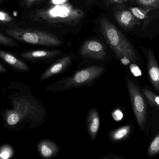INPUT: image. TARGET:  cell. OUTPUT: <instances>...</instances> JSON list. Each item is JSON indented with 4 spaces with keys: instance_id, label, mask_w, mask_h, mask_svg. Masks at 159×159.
<instances>
[{
    "instance_id": "6da1fadb",
    "label": "cell",
    "mask_w": 159,
    "mask_h": 159,
    "mask_svg": "<svg viewBox=\"0 0 159 159\" xmlns=\"http://www.w3.org/2000/svg\"><path fill=\"white\" fill-rule=\"evenodd\" d=\"M2 94L5 106L0 114L5 129L16 132L35 129L45 122L48 116L45 107L29 86L13 81L2 89Z\"/></svg>"
},
{
    "instance_id": "7a4b0ae2",
    "label": "cell",
    "mask_w": 159,
    "mask_h": 159,
    "mask_svg": "<svg viewBox=\"0 0 159 159\" xmlns=\"http://www.w3.org/2000/svg\"><path fill=\"white\" fill-rule=\"evenodd\" d=\"M84 15V11L66 3L34 10L29 16L31 20L38 23L76 25L80 22Z\"/></svg>"
},
{
    "instance_id": "3957f363",
    "label": "cell",
    "mask_w": 159,
    "mask_h": 159,
    "mask_svg": "<svg viewBox=\"0 0 159 159\" xmlns=\"http://www.w3.org/2000/svg\"><path fill=\"white\" fill-rule=\"evenodd\" d=\"M100 29L107 43L123 64L127 65L138 61L131 44L111 21L106 18H102Z\"/></svg>"
},
{
    "instance_id": "277c9868",
    "label": "cell",
    "mask_w": 159,
    "mask_h": 159,
    "mask_svg": "<svg viewBox=\"0 0 159 159\" xmlns=\"http://www.w3.org/2000/svg\"><path fill=\"white\" fill-rule=\"evenodd\" d=\"M106 70L104 66L93 65L80 70L70 76L48 85L46 89L59 92L91 85L102 76Z\"/></svg>"
},
{
    "instance_id": "5b68a950",
    "label": "cell",
    "mask_w": 159,
    "mask_h": 159,
    "mask_svg": "<svg viewBox=\"0 0 159 159\" xmlns=\"http://www.w3.org/2000/svg\"><path fill=\"white\" fill-rule=\"evenodd\" d=\"M7 35L18 41L41 46H57L61 44V41L52 34L36 29L21 28L17 26L7 28Z\"/></svg>"
},
{
    "instance_id": "8992f818",
    "label": "cell",
    "mask_w": 159,
    "mask_h": 159,
    "mask_svg": "<svg viewBox=\"0 0 159 159\" xmlns=\"http://www.w3.org/2000/svg\"><path fill=\"white\" fill-rule=\"evenodd\" d=\"M126 82L136 121L141 130H143L144 129L146 123L147 106L145 101L135 82L129 77H127Z\"/></svg>"
},
{
    "instance_id": "52a82bcc",
    "label": "cell",
    "mask_w": 159,
    "mask_h": 159,
    "mask_svg": "<svg viewBox=\"0 0 159 159\" xmlns=\"http://www.w3.org/2000/svg\"><path fill=\"white\" fill-rule=\"evenodd\" d=\"M80 53L84 58L98 61L104 60L107 54L104 45L95 40L86 41L81 46Z\"/></svg>"
},
{
    "instance_id": "ba28073f",
    "label": "cell",
    "mask_w": 159,
    "mask_h": 159,
    "mask_svg": "<svg viewBox=\"0 0 159 159\" xmlns=\"http://www.w3.org/2000/svg\"><path fill=\"white\" fill-rule=\"evenodd\" d=\"M72 58L69 55L64 56L49 66L42 74L40 77L41 81H44L48 78L63 72L72 63Z\"/></svg>"
},
{
    "instance_id": "9c48e42d",
    "label": "cell",
    "mask_w": 159,
    "mask_h": 159,
    "mask_svg": "<svg viewBox=\"0 0 159 159\" xmlns=\"http://www.w3.org/2000/svg\"><path fill=\"white\" fill-rule=\"evenodd\" d=\"M61 54L62 51L59 50H30L21 52L19 56L23 59L33 63L52 58Z\"/></svg>"
},
{
    "instance_id": "30bf717a",
    "label": "cell",
    "mask_w": 159,
    "mask_h": 159,
    "mask_svg": "<svg viewBox=\"0 0 159 159\" xmlns=\"http://www.w3.org/2000/svg\"><path fill=\"white\" fill-rule=\"evenodd\" d=\"M0 58L17 72H28L31 71L30 68L25 62L8 51L0 49Z\"/></svg>"
},
{
    "instance_id": "8fae6325",
    "label": "cell",
    "mask_w": 159,
    "mask_h": 159,
    "mask_svg": "<svg viewBox=\"0 0 159 159\" xmlns=\"http://www.w3.org/2000/svg\"><path fill=\"white\" fill-rule=\"evenodd\" d=\"M114 16L120 25L126 30H130L135 25L140 24L139 20L129 9L119 8L114 12Z\"/></svg>"
},
{
    "instance_id": "7c38bea8",
    "label": "cell",
    "mask_w": 159,
    "mask_h": 159,
    "mask_svg": "<svg viewBox=\"0 0 159 159\" xmlns=\"http://www.w3.org/2000/svg\"><path fill=\"white\" fill-rule=\"evenodd\" d=\"M147 60L149 79L155 88L159 91V66L153 50L151 49L147 51Z\"/></svg>"
},
{
    "instance_id": "4fadbf2b",
    "label": "cell",
    "mask_w": 159,
    "mask_h": 159,
    "mask_svg": "<svg viewBox=\"0 0 159 159\" xmlns=\"http://www.w3.org/2000/svg\"><path fill=\"white\" fill-rule=\"evenodd\" d=\"M37 150L42 158L49 159L57 155L60 147L57 144L50 140H42L37 145Z\"/></svg>"
},
{
    "instance_id": "5bb4252c",
    "label": "cell",
    "mask_w": 159,
    "mask_h": 159,
    "mask_svg": "<svg viewBox=\"0 0 159 159\" xmlns=\"http://www.w3.org/2000/svg\"><path fill=\"white\" fill-rule=\"evenodd\" d=\"M87 128L91 138L95 141L100 128V118L99 113L95 108L89 110L86 119Z\"/></svg>"
},
{
    "instance_id": "9a60e30c",
    "label": "cell",
    "mask_w": 159,
    "mask_h": 159,
    "mask_svg": "<svg viewBox=\"0 0 159 159\" xmlns=\"http://www.w3.org/2000/svg\"><path fill=\"white\" fill-rule=\"evenodd\" d=\"M131 129L130 125H126L111 131L109 133V139L114 143L123 141L129 135Z\"/></svg>"
},
{
    "instance_id": "2e32d148",
    "label": "cell",
    "mask_w": 159,
    "mask_h": 159,
    "mask_svg": "<svg viewBox=\"0 0 159 159\" xmlns=\"http://www.w3.org/2000/svg\"><path fill=\"white\" fill-rule=\"evenodd\" d=\"M129 9L138 20H144L148 18V13L153 9L149 7L142 6L130 7Z\"/></svg>"
},
{
    "instance_id": "e0dca14e",
    "label": "cell",
    "mask_w": 159,
    "mask_h": 159,
    "mask_svg": "<svg viewBox=\"0 0 159 159\" xmlns=\"http://www.w3.org/2000/svg\"><path fill=\"white\" fill-rule=\"evenodd\" d=\"M0 25L9 27H15L16 24V19L9 13L2 10H0Z\"/></svg>"
},
{
    "instance_id": "ac0fdd59",
    "label": "cell",
    "mask_w": 159,
    "mask_h": 159,
    "mask_svg": "<svg viewBox=\"0 0 159 159\" xmlns=\"http://www.w3.org/2000/svg\"><path fill=\"white\" fill-rule=\"evenodd\" d=\"M15 151L13 147L8 144L0 147V159H8L14 157Z\"/></svg>"
},
{
    "instance_id": "d6986e66",
    "label": "cell",
    "mask_w": 159,
    "mask_h": 159,
    "mask_svg": "<svg viewBox=\"0 0 159 159\" xmlns=\"http://www.w3.org/2000/svg\"><path fill=\"white\" fill-rule=\"evenodd\" d=\"M0 45L9 47H16L19 46L20 44L10 36L0 33Z\"/></svg>"
},
{
    "instance_id": "ffe728a7",
    "label": "cell",
    "mask_w": 159,
    "mask_h": 159,
    "mask_svg": "<svg viewBox=\"0 0 159 159\" xmlns=\"http://www.w3.org/2000/svg\"><path fill=\"white\" fill-rule=\"evenodd\" d=\"M143 93L151 105L159 108V96L154 94L151 91L147 88H144L143 89Z\"/></svg>"
},
{
    "instance_id": "44dd1931",
    "label": "cell",
    "mask_w": 159,
    "mask_h": 159,
    "mask_svg": "<svg viewBox=\"0 0 159 159\" xmlns=\"http://www.w3.org/2000/svg\"><path fill=\"white\" fill-rule=\"evenodd\" d=\"M159 153V133L153 139L150 144L148 154L149 157H153Z\"/></svg>"
},
{
    "instance_id": "7402d4cb",
    "label": "cell",
    "mask_w": 159,
    "mask_h": 159,
    "mask_svg": "<svg viewBox=\"0 0 159 159\" xmlns=\"http://www.w3.org/2000/svg\"><path fill=\"white\" fill-rule=\"evenodd\" d=\"M142 6L149 7L154 9L159 8V0H134Z\"/></svg>"
},
{
    "instance_id": "603a6c76",
    "label": "cell",
    "mask_w": 159,
    "mask_h": 159,
    "mask_svg": "<svg viewBox=\"0 0 159 159\" xmlns=\"http://www.w3.org/2000/svg\"><path fill=\"white\" fill-rule=\"evenodd\" d=\"M112 117L116 121H119L122 119L123 118V113L120 109L115 110L112 114Z\"/></svg>"
},
{
    "instance_id": "cb8c5ba5",
    "label": "cell",
    "mask_w": 159,
    "mask_h": 159,
    "mask_svg": "<svg viewBox=\"0 0 159 159\" xmlns=\"http://www.w3.org/2000/svg\"><path fill=\"white\" fill-rule=\"evenodd\" d=\"M39 1L41 0H21V4L25 7H30Z\"/></svg>"
},
{
    "instance_id": "d4e9b609",
    "label": "cell",
    "mask_w": 159,
    "mask_h": 159,
    "mask_svg": "<svg viewBox=\"0 0 159 159\" xmlns=\"http://www.w3.org/2000/svg\"><path fill=\"white\" fill-rule=\"evenodd\" d=\"M124 158L121 156H118L114 153H109L106 156L102 157V159H121Z\"/></svg>"
},
{
    "instance_id": "484cf974",
    "label": "cell",
    "mask_w": 159,
    "mask_h": 159,
    "mask_svg": "<svg viewBox=\"0 0 159 159\" xmlns=\"http://www.w3.org/2000/svg\"><path fill=\"white\" fill-rule=\"evenodd\" d=\"M129 0H107V3L110 5L122 4Z\"/></svg>"
},
{
    "instance_id": "4316f807",
    "label": "cell",
    "mask_w": 159,
    "mask_h": 159,
    "mask_svg": "<svg viewBox=\"0 0 159 159\" xmlns=\"http://www.w3.org/2000/svg\"><path fill=\"white\" fill-rule=\"evenodd\" d=\"M69 0H50V3L54 5L63 4L66 3Z\"/></svg>"
},
{
    "instance_id": "83f0119b",
    "label": "cell",
    "mask_w": 159,
    "mask_h": 159,
    "mask_svg": "<svg viewBox=\"0 0 159 159\" xmlns=\"http://www.w3.org/2000/svg\"><path fill=\"white\" fill-rule=\"evenodd\" d=\"M7 72V69L0 63V73H6Z\"/></svg>"
},
{
    "instance_id": "f1b7e54d",
    "label": "cell",
    "mask_w": 159,
    "mask_h": 159,
    "mask_svg": "<svg viewBox=\"0 0 159 159\" xmlns=\"http://www.w3.org/2000/svg\"><path fill=\"white\" fill-rule=\"evenodd\" d=\"M96 0H87L88 1V3L91 4L92 3L94 2Z\"/></svg>"
},
{
    "instance_id": "f546056e",
    "label": "cell",
    "mask_w": 159,
    "mask_h": 159,
    "mask_svg": "<svg viewBox=\"0 0 159 159\" xmlns=\"http://www.w3.org/2000/svg\"><path fill=\"white\" fill-rule=\"evenodd\" d=\"M6 1V0H0V5L3 2H4L5 1Z\"/></svg>"
},
{
    "instance_id": "4dcf8cb0",
    "label": "cell",
    "mask_w": 159,
    "mask_h": 159,
    "mask_svg": "<svg viewBox=\"0 0 159 159\" xmlns=\"http://www.w3.org/2000/svg\"></svg>"
},
{
    "instance_id": "1f68e13d",
    "label": "cell",
    "mask_w": 159,
    "mask_h": 159,
    "mask_svg": "<svg viewBox=\"0 0 159 159\" xmlns=\"http://www.w3.org/2000/svg\"></svg>"
}]
</instances>
